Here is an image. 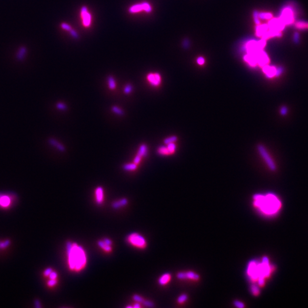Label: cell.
<instances>
[{
	"instance_id": "1",
	"label": "cell",
	"mask_w": 308,
	"mask_h": 308,
	"mask_svg": "<svg viewBox=\"0 0 308 308\" xmlns=\"http://www.w3.org/2000/svg\"><path fill=\"white\" fill-rule=\"evenodd\" d=\"M66 253L69 269L74 272L83 270L87 264V256L83 247L75 242L66 243Z\"/></svg>"
},
{
	"instance_id": "2",
	"label": "cell",
	"mask_w": 308,
	"mask_h": 308,
	"mask_svg": "<svg viewBox=\"0 0 308 308\" xmlns=\"http://www.w3.org/2000/svg\"><path fill=\"white\" fill-rule=\"evenodd\" d=\"M273 267L269 264V260L264 257L261 263L252 261L248 265L247 275L252 281H257L259 286H264L266 278L269 277L273 271Z\"/></svg>"
},
{
	"instance_id": "3",
	"label": "cell",
	"mask_w": 308,
	"mask_h": 308,
	"mask_svg": "<svg viewBox=\"0 0 308 308\" xmlns=\"http://www.w3.org/2000/svg\"><path fill=\"white\" fill-rule=\"evenodd\" d=\"M253 198L254 206L265 215H275L281 207L280 200L273 194H256Z\"/></svg>"
},
{
	"instance_id": "4",
	"label": "cell",
	"mask_w": 308,
	"mask_h": 308,
	"mask_svg": "<svg viewBox=\"0 0 308 308\" xmlns=\"http://www.w3.org/2000/svg\"><path fill=\"white\" fill-rule=\"evenodd\" d=\"M127 242L132 246L139 249H145L147 246V242L145 238L139 233H131L127 237Z\"/></svg>"
},
{
	"instance_id": "5",
	"label": "cell",
	"mask_w": 308,
	"mask_h": 308,
	"mask_svg": "<svg viewBox=\"0 0 308 308\" xmlns=\"http://www.w3.org/2000/svg\"><path fill=\"white\" fill-rule=\"evenodd\" d=\"M257 149H258V151H259V153L261 155V156H262L263 158L264 159V160L265 161L267 164L268 165L269 168L272 171H275L276 169V164H275V163L274 162V161L272 160V159L271 158V157L269 155L268 152V151H267V150L265 149V148L264 147L263 145H258V147H257Z\"/></svg>"
},
{
	"instance_id": "6",
	"label": "cell",
	"mask_w": 308,
	"mask_h": 308,
	"mask_svg": "<svg viewBox=\"0 0 308 308\" xmlns=\"http://www.w3.org/2000/svg\"><path fill=\"white\" fill-rule=\"evenodd\" d=\"M129 12L131 13H135L140 12L142 10L145 11L147 13H150L152 10L151 6L148 2H144L141 4L134 5L129 8Z\"/></svg>"
},
{
	"instance_id": "7",
	"label": "cell",
	"mask_w": 308,
	"mask_h": 308,
	"mask_svg": "<svg viewBox=\"0 0 308 308\" xmlns=\"http://www.w3.org/2000/svg\"><path fill=\"white\" fill-rule=\"evenodd\" d=\"M280 19L285 25H290L294 20L293 13L290 8H285L282 12Z\"/></svg>"
},
{
	"instance_id": "8",
	"label": "cell",
	"mask_w": 308,
	"mask_h": 308,
	"mask_svg": "<svg viewBox=\"0 0 308 308\" xmlns=\"http://www.w3.org/2000/svg\"><path fill=\"white\" fill-rule=\"evenodd\" d=\"M255 56L257 63L261 66H266L269 62V58L267 54L263 50H260L253 54Z\"/></svg>"
},
{
	"instance_id": "9",
	"label": "cell",
	"mask_w": 308,
	"mask_h": 308,
	"mask_svg": "<svg viewBox=\"0 0 308 308\" xmlns=\"http://www.w3.org/2000/svg\"><path fill=\"white\" fill-rule=\"evenodd\" d=\"M268 25L269 29L281 31L284 29L285 25L280 18H274L269 22Z\"/></svg>"
},
{
	"instance_id": "10",
	"label": "cell",
	"mask_w": 308,
	"mask_h": 308,
	"mask_svg": "<svg viewBox=\"0 0 308 308\" xmlns=\"http://www.w3.org/2000/svg\"><path fill=\"white\" fill-rule=\"evenodd\" d=\"M81 15L82 19V22L85 27L90 26L91 22V16L88 13V8L86 6H83L81 10Z\"/></svg>"
},
{
	"instance_id": "11",
	"label": "cell",
	"mask_w": 308,
	"mask_h": 308,
	"mask_svg": "<svg viewBox=\"0 0 308 308\" xmlns=\"http://www.w3.org/2000/svg\"><path fill=\"white\" fill-rule=\"evenodd\" d=\"M177 277L180 280H198L200 278L199 275L194 272H179L177 274Z\"/></svg>"
},
{
	"instance_id": "12",
	"label": "cell",
	"mask_w": 308,
	"mask_h": 308,
	"mask_svg": "<svg viewBox=\"0 0 308 308\" xmlns=\"http://www.w3.org/2000/svg\"><path fill=\"white\" fill-rule=\"evenodd\" d=\"M246 49L248 54H255L256 52L260 50H263L260 48L258 45L257 41L254 40L249 41L246 45Z\"/></svg>"
},
{
	"instance_id": "13",
	"label": "cell",
	"mask_w": 308,
	"mask_h": 308,
	"mask_svg": "<svg viewBox=\"0 0 308 308\" xmlns=\"http://www.w3.org/2000/svg\"><path fill=\"white\" fill-rule=\"evenodd\" d=\"M147 78L150 84L153 86H157L160 84L161 78L158 73H150Z\"/></svg>"
},
{
	"instance_id": "14",
	"label": "cell",
	"mask_w": 308,
	"mask_h": 308,
	"mask_svg": "<svg viewBox=\"0 0 308 308\" xmlns=\"http://www.w3.org/2000/svg\"><path fill=\"white\" fill-rule=\"evenodd\" d=\"M12 202V199L9 195L0 194V207L7 208Z\"/></svg>"
},
{
	"instance_id": "15",
	"label": "cell",
	"mask_w": 308,
	"mask_h": 308,
	"mask_svg": "<svg viewBox=\"0 0 308 308\" xmlns=\"http://www.w3.org/2000/svg\"><path fill=\"white\" fill-rule=\"evenodd\" d=\"M95 201L98 204H102L104 200L103 189L101 187H98L95 189Z\"/></svg>"
},
{
	"instance_id": "16",
	"label": "cell",
	"mask_w": 308,
	"mask_h": 308,
	"mask_svg": "<svg viewBox=\"0 0 308 308\" xmlns=\"http://www.w3.org/2000/svg\"><path fill=\"white\" fill-rule=\"evenodd\" d=\"M263 72L265 74L266 76L268 78H272L276 74L277 69L273 66H263Z\"/></svg>"
},
{
	"instance_id": "17",
	"label": "cell",
	"mask_w": 308,
	"mask_h": 308,
	"mask_svg": "<svg viewBox=\"0 0 308 308\" xmlns=\"http://www.w3.org/2000/svg\"><path fill=\"white\" fill-rule=\"evenodd\" d=\"M269 30L268 25L267 24H263L258 25L256 27V34L258 37H262Z\"/></svg>"
},
{
	"instance_id": "18",
	"label": "cell",
	"mask_w": 308,
	"mask_h": 308,
	"mask_svg": "<svg viewBox=\"0 0 308 308\" xmlns=\"http://www.w3.org/2000/svg\"><path fill=\"white\" fill-rule=\"evenodd\" d=\"M128 200L126 198H122L119 200L113 202L112 207L114 209H119L120 207H124L128 204Z\"/></svg>"
},
{
	"instance_id": "19",
	"label": "cell",
	"mask_w": 308,
	"mask_h": 308,
	"mask_svg": "<svg viewBox=\"0 0 308 308\" xmlns=\"http://www.w3.org/2000/svg\"><path fill=\"white\" fill-rule=\"evenodd\" d=\"M171 276L170 273H166L162 275L159 278V284L160 285H165L168 283V282L171 280Z\"/></svg>"
},
{
	"instance_id": "20",
	"label": "cell",
	"mask_w": 308,
	"mask_h": 308,
	"mask_svg": "<svg viewBox=\"0 0 308 308\" xmlns=\"http://www.w3.org/2000/svg\"><path fill=\"white\" fill-rule=\"evenodd\" d=\"M48 143L50 145L56 147L58 151L61 152H64L65 151V147L62 145L61 143H60L54 139H50L48 140Z\"/></svg>"
},
{
	"instance_id": "21",
	"label": "cell",
	"mask_w": 308,
	"mask_h": 308,
	"mask_svg": "<svg viewBox=\"0 0 308 308\" xmlns=\"http://www.w3.org/2000/svg\"><path fill=\"white\" fill-rule=\"evenodd\" d=\"M244 59L251 66H255L257 63L256 57L253 54H246V56H244Z\"/></svg>"
},
{
	"instance_id": "22",
	"label": "cell",
	"mask_w": 308,
	"mask_h": 308,
	"mask_svg": "<svg viewBox=\"0 0 308 308\" xmlns=\"http://www.w3.org/2000/svg\"><path fill=\"white\" fill-rule=\"evenodd\" d=\"M98 245L106 252H110L112 251L111 245H109L103 242V240H99L98 242Z\"/></svg>"
},
{
	"instance_id": "23",
	"label": "cell",
	"mask_w": 308,
	"mask_h": 308,
	"mask_svg": "<svg viewBox=\"0 0 308 308\" xmlns=\"http://www.w3.org/2000/svg\"><path fill=\"white\" fill-rule=\"evenodd\" d=\"M147 154V147L145 144H143L141 145L139 149L138 150L137 155L142 158L144 156H146Z\"/></svg>"
},
{
	"instance_id": "24",
	"label": "cell",
	"mask_w": 308,
	"mask_h": 308,
	"mask_svg": "<svg viewBox=\"0 0 308 308\" xmlns=\"http://www.w3.org/2000/svg\"><path fill=\"white\" fill-rule=\"evenodd\" d=\"M27 49L25 47H22L21 48H20V50H18L17 53V58L20 61H22L23 59V58L25 57L26 54H27Z\"/></svg>"
},
{
	"instance_id": "25",
	"label": "cell",
	"mask_w": 308,
	"mask_h": 308,
	"mask_svg": "<svg viewBox=\"0 0 308 308\" xmlns=\"http://www.w3.org/2000/svg\"><path fill=\"white\" fill-rule=\"evenodd\" d=\"M137 168V164L133 163L125 164L123 166V169L125 171H134Z\"/></svg>"
},
{
	"instance_id": "26",
	"label": "cell",
	"mask_w": 308,
	"mask_h": 308,
	"mask_svg": "<svg viewBox=\"0 0 308 308\" xmlns=\"http://www.w3.org/2000/svg\"><path fill=\"white\" fill-rule=\"evenodd\" d=\"M158 152L159 154L162 155H166L170 154V151H168L167 147L165 146H160L159 147L158 149Z\"/></svg>"
},
{
	"instance_id": "27",
	"label": "cell",
	"mask_w": 308,
	"mask_h": 308,
	"mask_svg": "<svg viewBox=\"0 0 308 308\" xmlns=\"http://www.w3.org/2000/svg\"><path fill=\"white\" fill-rule=\"evenodd\" d=\"M251 293L255 296H257L260 293V289L259 286L257 285L253 284L251 286Z\"/></svg>"
},
{
	"instance_id": "28",
	"label": "cell",
	"mask_w": 308,
	"mask_h": 308,
	"mask_svg": "<svg viewBox=\"0 0 308 308\" xmlns=\"http://www.w3.org/2000/svg\"><path fill=\"white\" fill-rule=\"evenodd\" d=\"M108 84H109V87L111 90H114L116 87V84L114 78L113 77H108Z\"/></svg>"
},
{
	"instance_id": "29",
	"label": "cell",
	"mask_w": 308,
	"mask_h": 308,
	"mask_svg": "<svg viewBox=\"0 0 308 308\" xmlns=\"http://www.w3.org/2000/svg\"><path fill=\"white\" fill-rule=\"evenodd\" d=\"M308 23L304 21H299L295 23V27L299 29H305L307 27Z\"/></svg>"
},
{
	"instance_id": "30",
	"label": "cell",
	"mask_w": 308,
	"mask_h": 308,
	"mask_svg": "<svg viewBox=\"0 0 308 308\" xmlns=\"http://www.w3.org/2000/svg\"><path fill=\"white\" fill-rule=\"evenodd\" d=\"M188 299V295L185 294H182L177 298V303L179 304H183Z\"/></svg>"
},
{
	"instance_id": "31",
	"label": "cell",
	"mask_w": 308,
	"mask_h": 308,
	"mask_svg": "<svg viewBox=\"0 0 308 308\" xmlns=\"http://www.w3.org/2000/svg\"><path fill=\"white\" fill-rule=\"evenodd\" d=\"M176 141H177V137L175 136H173V137H169V138L165 139L164 140V143L166 145H168L170 143H174Z\"/></svg>"
},
{
	"instance_id": "32",
	"label": "cell",
	"mask_w": 308,
	"mask_h": 308,
	"mask_svg": "<svg viewBox=\"0 0 308 308\" xmlns=\"http://www.w3.org/2000/svg\"><path fill=\"white\" fill-rule=\"evenodd\" d=\"M258 17L263 20H268L272 18V15L269 13H261L258 15Z\"/></svg>"
},
{
	"instance_id": "33",
	"label": "cell",
	"mask_w": 308,
	"mask_h": 308,
	"mask_svg": "<svg viewBox=\"0 0 308 308\" xmlns=\"http://www.w3.org/2000/svg\"><path fill=\"white\" fill-rule=\"evenodd\" d=\"M111 110L113 111V112H114L116 114L119 115H123L124 114V113L122 109H120V108L116 107V106H113L111 108Z\"/></svg>"
},
{
	"instance_id": "34",
	"label": "cell",
	"mask_w": 308,
	"mask_h": 308,
	"mask_svg": "<svg viewBox=\"0 0 308 308\" xmlns=\"http://www.w3.org/2000/svg\"><path fill=\"white\" fill-rule=\"evenodd\" d=\"M132 298H133V299H134V301H135L137 303H141V304L143 303V301H144V300H145V299L141 296L138 295H134L132 296Z\"/></svg>"
},
{
	"instance_id": "35",
	"label": "cell",
	"mask_w": 308,
	"mask_h": 308,
	"mask_svg": "<svg viewBox=\"0 0 308 308\" xmlns=\"http://www.w3.org/2000/svg\"><path fill=\"white\" fill-rule=\"evenodd\" d=\"M145 306L149 307V308H153L155 306V304L153 302L149 301V300H144L143 303H142Z\"/></svg>"
},
{
	"instance_id": "36",
	"label": "cell",
	"mask_w": 308,
	"mask_h": 308,
	"mask_svg": "<svg viewBox=\"0 0 308 308\" xmlns=\"http://www.w3.org/2000/svg\"><path fill=\"white\" fill-rule=\"evenodd\" d=\"M167 148L170 154H172V153L174 152L175 150L176 149V145L174 143H170L168 145Z\"/></svg>"
},
{
	"instance_id": "37",
	"label": "cell",
	"mask_w": 308,
	"mask_h": 308,
	"mask_svg": "<svg viewBox=\"0 0 308 308\" xmlns=\"http://www.w3.org/2000/svg\"><path fill=\"white\" fill-rule=\"evenodd\" d=\"M233 304L237 308H243L245 307L244 304L242 302V301H238V300L235 301L233 302Z\"/></svg>"
},
{
	"instance_id": "38",
	"label": "cell",
	"mask_w": 308,
	"mask_h": 308,
	"mask_svg": "<svg viewBox=\"0 0 308 308\" xmlns=\"http://www.w3.org/2000/svg\"><path fill=\"white\" fill-rule=\"evenodd\" d=\"M132 86L130 84H127L124 89V92L126 94H128L132 91Z\"/></svg>"
},
{
	"instance_id": "39",
	"label": "cell",
	"mask_w": 308,
	"mask_h": 308,
	"mask_svg": "<svg viewBox=\"0 0 308 308\" xmlns=\"http://www.w3.org/2000/svg\"><path fill=\"white\" fill-rule=\"evenodd\" d=\"M56 107L58 109L61 110H65L67 109L66 105L64 103H62L61 102H59L56 105Z\"/></svg>"
},
{
	"instance_id": "40",
	"label": "cell",
	"mask_w": 308,
	"mask_h": 308,
	"mask_svg": "<svg viewBox=\"0 0 308 308\" xmlns=\"http://www.w3.org/2000/svg\"><path fill=\"white\" fill-rule=\"evenodd\" d=\"M10 244V241L9 240H6L3 242H0V249L2 248H5Z\"/></svg>"
},
{
	"instance_id": "41",
	"label": "cell",
	"mask_w": 308,
	"mask_h": 308,
	"mask_svg": "<svg viewBox=\"0 0 308 308\" xmlns=\"http://www.w3.org/2000/svg\"><path fill=\"white\" fill-rule=\"evenodd\" d=\"M61 27L65 30L70 31L71 30V27L70 26L66 23H62L61 24Z\"/></svg>"
},
{
	"instance_id": "42",
	"label": "cell",
	"mask_w": 308,
	"mask_h": 308,
	"mask_svg": "<svg viewBox=\"0 0 308 308\" xmlns=\"http://www.w3.org/2000/svg\"><path fill=\"white\" fill-rule=\"evenodd\" d=\"M288 111V109L286 106H282L280 109V114L282 115H285L287 114Z\"/></svg>"
},
{
	"instance_id": "43",
	"label": "cell",
	"mask_w": 308,
	"mask_h": 308,
	"mask_svg": "<svg viewBox=\"0 0 308 308\" xmlns=\"http://www.w3.org/2000/svg\"><path fill=\"white\" fill-rule=\"evenodd\" d=\"M57 281L56 279H50L48 282V285L49 286H53L56 285L57 284Z\"/></svg>"
},
{
	"instance_id": "44",
	"label": "cell",
	"mask_w": 308,
	"mask_h": 308,
	"mask_svg": "<svg viewBox=\"0 0 308 308\" xmlns=\"http://www.w3.org/2000/svg\"><path fill=\"white\" fill-rule=\"evenodd\" d=\"M58 274L56 272H54V271H52L51 273L50 274V275L48 276V277L50 278V279H57V278Z\"/></svg>"
},
{
	"instance_id": "45",
	"label": "cell",
	"mask_w": 308,
	"mask_h": 308,
	"mask_svg": "<svg viewBox=\"0 0 308 308\" xmlns=\"http://www.w3.org/2000/svg\"><path fill=\"white\" fill-rule=\"evenodd\" d=\"M52 271H53L52 269L50 268H48L45 269L44 272L45 276H48Z\"/></svg>"
},
{
	"instance_id": "46",
	"label": "cell",
	"mask_w": 308,
	"mask_h": 308,
	"mask_svg": "<svg viewBox=\"0 0 308 308\" xmlns=\"http://www.w3.org/2000/svg\"><path fill=\"white\" fill-rule=\"evenodd\" d=\"M141 157L138 156V155H137L135 156V159H134V163L136 164H138V163H139V162H141Z\"/></svg>"
},
{
	"instance_id": "47",
	"label": "cell",
	"mask_w": 308,
	"mask_h": 308,
	"mask_svg": "<svg viewBox=\"0 0 308 308\" xmlns=\"http://www.w3.org/2000/svg\"><path fill=\"white\" fill-rule=\"evenodd\" d=\"M103 242L106 243L107 244L109 245H111L113 242H112V241L110 240V238H105L103 240Z\"/></svg>"
},
{
	"instance_id": "48",
	"label": "cell",
	"mask_w": 308,
	"mask_h": 308,
	"mask_svg": "<svg viewBox=\"0 0 308 308\" xmlns=\"http://www.w3.org/2000/svg\"><path fill=\"white\" fill-rule=\"evenodd\" d=\"M197 62L198 63V64L202 65V64H204V59L202 57L198 58V59H197Z\"/></svg>"
},
{
	"instance_id": "49",
	"label": "cell",
	"mask_w": 308,
	"mask_h": 308,
	"mask_svg": "<svg viewBox=\"0 0 308 308\" xmlns=\"http://www.w3.org/2000/svg\"><path fill=\"white\" fill-rule=\"evenodd\" d=\"M70 31L71 34L73 35L74 37L77 38V37H78V34H77V33H76V31H75V30H72V29H71Z\"/></svg>"
},
{
	"instance_id": "50",
	"label": "cell",
	"mask_w": 308,
	"mask_h": 308,
	"mask_svg": "<svg viewBox=\"0 0 308 308\" xmlns=\"http://www.w3.org/2000/svg\"><path fill=\"white\" fill-rule=\"evenodd\" d=\"M283 71V69L282 68H279L278 70L276 71V76H279L282 73Z\"/></svg>"
},
{
	"instance_id": "51",
	"label": "cell",
	"mask_w": 308,
	"mask_h": 308,
	"mask_svg": "<svg viewBox=\"0 0 308 308\" xmlns=\"http://www.w3.org/2000/svg\"><path fill=\"white\" fill-rule=\"evenodd\" d=\"M141 307V303H137V302L133 305V308H140Z\"/></svg>"
},
{
	"instance_id": "52",
	"label": "cell",
	"mask_w": 308,
	"mask_h": 308,
	"mask_svg": "<svg viewBox=\"0 0 308 308\" xmlns=\"http://www.w3.org/2000/svg\"><path fill=\"white\" fill-rule=\"evenodd\" d=\"M126 308H133V306H126Z\"/></svg>"
},
{
	"instance_id": "53",
	"label": "cell",
	"mask_w": 308,
	"mask_h": 308,
	"mask_svg": "<svg viewBox=\"0 0 308 308\" xmlns=\"http://www.w3.org/2000/svg\"><path fill=\"white\" fill-rule=\"evenodd\" d=\"M307 27H308V25H307Z\"/></svg>"
}]
</instances>
